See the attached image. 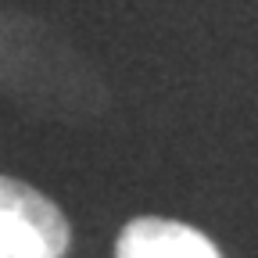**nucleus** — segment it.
Returning <instances> with one entry per match:
<instances>
[{
  "label": "nucleus",
  "mask_w": 258,
  "mask_h": 258,
  "mask_svg": "<svg viewBox=\"0 0 258 258\" xmlns=\"http://www.w3.org/2000/svg\"><path fill=\"white\" fill-rule=\"evenodd\" d=\"M0 93L57 122H86L111 104L93 64L54 25L22 11H0Z\"/></svg>",
  "instance_id": "1"
},
{
  "label": "nucleus",
  "mask_w": 258,
  "mask_h": 258,
  "mask_svg": "<svg viewBox=\"0 0 258 258\" xmlns=\"http://www.w3.org/2000/svg\"><path fill=\"white\" fill-rule=\"evenodd\" d=\"M69 240V219L47 194L0 176V258H64Z\"/></svg>",
  "instance_id": "2"
},
{
  "label": "nucleus",
  "mask_w": 258,
  "mask_h": 258,
  "mask_svg": "<svg viewBox=\"0 0 258 258\" xmlns=\"http://www.w3.org/2000/svg\"><path fill=\"white\" fill-rule=\"evenodd\" d=\"M115 258H222V254L194 226L144 215V219H133L118 233Z\"/></svg>",
  "instance_id": "3"
}]
</instances>
